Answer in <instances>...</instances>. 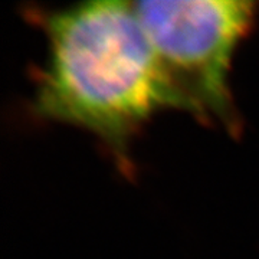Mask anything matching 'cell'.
Returning <instances> with one entry per match:
<instances>
[{
  "mask_svg": "<svg viewBox=\"0 0 259 259\" xmlns=\"http://www.w3.org/2000/svg\"><path fill=\"white\" fill-rule=\"evenodd\" d=\"M48 42L33 114L91 133L122 171L130 144L154 112L179 110L131 2H83L26 10Z\"/></svg>",
  "mask_w": 259,
  "mask_h": 259,
  "instance_id": "6da1fadb",
  "label": "cell"
},
{
  "mask_svg": "<svg viewBox=\"0 0 259 259\" xmlns=\"http://www.w3.org/2000/svg\"><path fill=\"white\" fill-rule=\"evenodd\" d=\"M179 110L238 136L232 59L256 15L250 0L131 2Z\"/></svg>",
  "mask_w": 259,
  "mask_h": 259,
  "instance_id": "7a4b0ae2",
  "label": "cell"
}]
</instances>
